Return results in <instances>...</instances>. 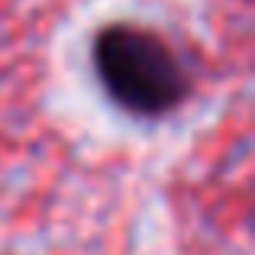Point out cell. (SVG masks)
Returning a JSON list of instances; mask_svg holds the SVG:
<instances>
[{"instance_id": "1", "label": "cell", "mask_w": 255, "mask_h": 255, "mask_svg": "<svg viewBox=\"0 0 255 255\" xmlns=\"http://www.w3.org/2000/svg\"><path fill=\"white\" fill-rule=\"evenodd\" d=\"M94 68L120 107L162 117L187 94V78L162 36L132 23H113L94 39Z\"/></svg>"}]
</instances>
